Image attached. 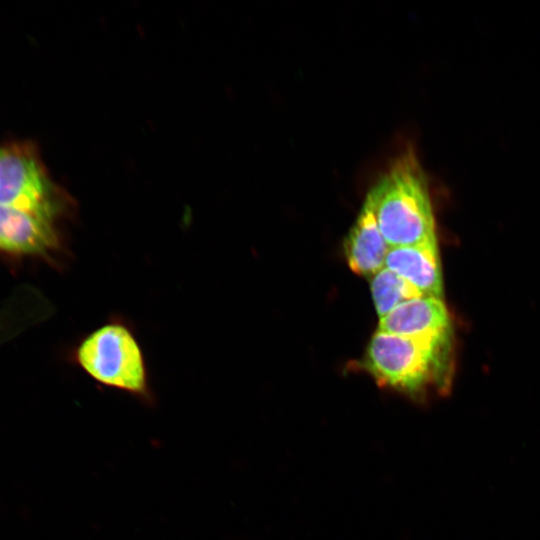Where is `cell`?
Returning a JSON list of instances; mask_svg holds the SVG:
<instances>
[{
    "label": "cell",
    "mask_w": 540,
    "mask_h": 540,
    "mask_svg": "<svg viewBox=\"0 0 540 540\" xmlns=\"http://www.w3.org/2000/svg\"><path fill=\"white\" fill-rule=\"evenodd\" d=\"M365 200L390 248L437 239L428 182L412 150L392 161Z\"/></svg>",
    "instance_id": "1"
},
{
    "label": "cell",
    "mask_w": 540,
    "mask_h": 540,
    "mask_svg": "<svg viewBox=\"0 0 540 540\" xmlns=\"http://www.w3.org/2000/svg\"><path fill=\"white\" fill-rule=\"evenodd\" d=\"M451 333L403 337L376 331L369 342L363 368L382 386L414 399L429 391H445L451 370Z\"/></svg>",
    "instance_id": "2"
},
{
    "label": "cell",
    "mask_w": 540,
    "mask_h": 540,
    "mask_svg": "<svg viewBox=\"0 0 540 540\" xmlns=\"http://www.w3.org/2000/svg\"><path fill=\"white\" fill-rule=\"evenodd\" d=\"M76 358L96 382L150 399L141 347L125 325L111 322L95 329L80 343Z\"/></svg>",
    "instance_id": "3"
},
{
    "label": "cell",
    "mask_w": 540,
    "mask_h": 540,
    "mask_svg": "<svg viewBox=\"0 0 540 540\" xmlns=\"http://www.w3.org/2000/svg\"><path fill=\"white\" fill-rule=\"evenodd\" d=\"M70 202L51 179L33 144L18 142L0 148V205L57 221Z\"/></svg>",
    "instance_id": "4"
},
{
    "label": "cell",
    "mask_w": 540,
    "mask_h": 540,
    "mask_svg": "<svg viewBox=\"0 0 540 540\" xmlns=\"http://www.w3.org/2000/svg\"><path fill=\"white\" fill-rule=\"evenodd\" d=\"M56 221L0 205V250L16 254H45L58 246Z\"/></svg>",
    "instance_id": "5"
},
{
    "label": "cell",
    "mask_w": 540,
    "mask_h": 540,
    "mask_svg": "<svg viewBox=\"0 0 540 540\" xmlns=\"http://www.w3.org/2000/svg\"><path fill=\"white\" fill-rule=\"evenodd\" d=\"M385 267L413 285L422 296L443 297V277L437 239L390 248Z\"/></svg>",
    "instance_id": "6"
},
{
    "label": "cell",
    "mask_w": 540,
    "mask_h": 540,
    "mask_svg": "<svg viewBox=\"0 0 540 540\" xmlns=\"http://www.w3.org/2000/svg\"><path fill=\"white\" fill-rule=\"evenodd\" d=\"M378 331L403 337L435 336L450 333L451 322L442 298L422 296L379 318Z\"/></svg>",
    "instance_id": "7"
},
{
    "label": "cell",
    "mask_w": 540,
    "mask_h": 540,
    "mask_svg": "<svg viewBox=\"0 0 540 540\" xmlns=\"http://www.w3.org/2000/svg\"><path fill=\"white\" fill-rule=\"evenodd\" d=\"M389 250L372 208L365 200L344 242L348 266L354 273L371 278L385 267Z\"/></svg>",
    "instance_id": "8"
},
{
    "label": "cell",
    "mask_w": 540,
    "mask_h": 540,
    "mask_svg": "<svg viewBox=\"0 0 540 540\" xmlns=\"http://www.w3.org/2000/svg\"><path fill=\"white\" fill-rule=\"evenodd\" d=\"M370 289L379 318L409 300L422 297L413 285L386 267L370 278Z\"/></svg>",
    "instance_id": "9"
}]
</instances>
